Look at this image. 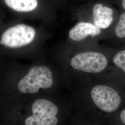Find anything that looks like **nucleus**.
I'll list each match as a JSON object with an SVG mask.
<instances>
[{
  "instance_id": "f257e3e1",
  "label": "nucleus",
  "mask_w": 125,
  "mask_h": 125,
  "mask_svg": "<svg viewBox=\"0 0 125 125\" xmlns=\"http://www.w3.org/2000/svg\"><path fill=\"white\" fill-rule=\"evenodd\" d=\"M52 84V74L49 68L45 66H36L31 68L20 80L18 89L21 93L34 94L40 89H49Z\"/></svg>"
},
{
  "instance_id": "f03ea898",
  "label": "nucleus",
  "mask_w": 125,
  "mask_h": 125,
  "mask_svg": "<svg viewBox=\"0 0 125 125\" xmlns=\"http://www.w3.org/2000/svg\"><path fill=\"white\" fill-rule=\"evenodd\" d=\"M91 97L99 110L107 114L115 112L122 103V98L119 92L107 85L95 86L91 91Z\"/></svg>"
},
{
  "instance_id": "7ed1b4c3",
  "label": "nucleus",
  "mask_w": 125,
  "mask_h": 125,
  "mask_svg": "<svg viewBox=\"0 0 125 125\" xmlns=\"http://www.w3.org/2000/svg\"><path fill=\"white\" fill-rule=\"evenodd\" d=\"M32 115L27 118L25 125H57L58 109L53 103L45 99H39L32 104Z\"/></svg>"
},
{
  "instance_id": "20e7f679",
  "label": "nucleus",
  "mask_w": 125,
  "mask_h": 125,
  "mask_svg": "<svg viewBox=\"0 0 125 125\" xmlns=\"http://www.w3.org/2000/svg\"><path fill=\"white\" fill-rule=\"evenodd\" d=\"M34 28L25 24H18L7 29L3 33L0 44L10 48H17L30 44L34 40Z\"/></svg>"
},
{
  "instance_id": "39448f33",
  "label": "nucleus",
  "mask_w": 125,
  "mask_h": 125,
  "mask_svg": "<svg viewBox=\"0 0 125 125\" xmlns=\"http://www.w3.org/2000/svg\"><path fill=\"white\" fill-rule=\"evenodd\" d=\"M72 67L77 71L90 73H98L107 67V60L103 54L85 52L74 56L71 61Z\"/></svg>"
},
{
  "instance_id": "423d86ee",
  "label": "nucleus",
  "mask_w": 125,
  "mask_h": 125,
  "mask_svg": "<svg viewBox=\"0 0 125 125\" xmlns=\"http://www.w3.org/2000/svg\"><path fill=\"white\" fill-rule=\"evenodd\" d=\"M101 30L90 23L80 22L76 24L69 32V38L75 41H80L88 36H97L101 33Z\"/></svg>"
},
{
  "instance_id": "0eeeda50",
  "label": "nucleus",
  "mask_w": 125,
  "mask_h": 125,
  "mask_svg": "<svg viewBox=\"0 0 125 125\" xmlns=\"http://www.w3.org/2000/svg\"><path fill=\"white\" fill-rule=\"evenodd\" d=\"M113 9L101 3L94 5L93 8L94 25L100 29L107 28L113 21Z\"/></svg>"
},
{
  "instance_id": "6e6552de",
  "label": "nucleus",
  "mask_w": 125,
  "mask_h": 125,
  "mask_svg": "<svg viewBox=\"0 0 125 125\" xmlns=\"http://www.w3.org/2000/svg\"><path fill=\"white\" fill-rule=\"evenodd\" d=\"M9 8L19 12H31L36 9L38 5L37 0H4Z\"/></svg>"
},
{
  "instance_id": "1a4fd4ad",
  "label": "nucleus",
  "mask_w": 125,
  "mask_h": 125,
  "mask_svg": "<svg viewBox=\"0 0 125 125\" xmlns=\"http://www.w3.org/2000/svg\"><path fill=\"white\" fill-rule=\"evenodd\" d=\"M115 34L120 39L125 38V12L121 14L115 28Z\"/></svg>"
},
{
  "instance_id": "9d476101",
  "label": "nucleus",
  "mask_w": 125,
  "mask_h": 125,
  "mask_svg": "<svg viewBox=\"0 0 125 125\" xmlns=\"http://www.w3.org/2000/svg\"><path fill=\"white\" fill-rule=\"evenodd\" d=\"M115 65L121 70L125 74V50H122L115 55L113 59Z\"/></svg>"
},
{
  "instance_id": "9b49d317",
  "label": "nucleus",
  "mask_w": 125,
  "mask_h": 125,
  "mask_svg": "<svg viewBox=\"0 0 125 125\" xmlns=\"http://www.w3.org/2000/svg\"><path fill=\"white\" fill-rule=\"evenodd\" d=\"M120 119L123 124L125 125V108L123 109L120 114Z\"/></svg>"
},
{
  "instance_id": "f8f14e48",
  "label": "nucleus",
  "mask_w": 125,
  "mask_h": 125,
  "mask_svg": "<svg viewBox=\"0 0 125 125\" xmlns=\"http://www.w3.org/2000/svg\"><path fill=\"white\" fill-rule=\"evenodd\" d=\"M122 5L123 9L125 10V0H122Z\"/></svg>"
}]
</instances>
